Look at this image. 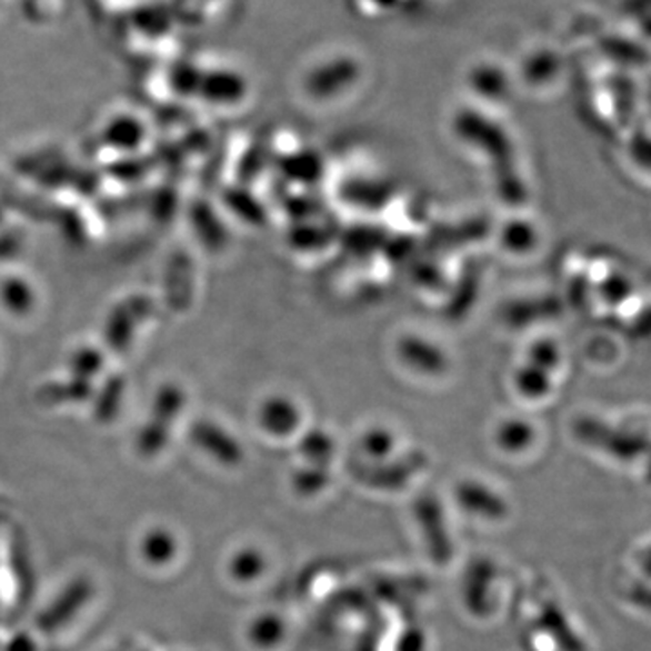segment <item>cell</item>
<instances>
[{
  "label": "cell",
  "mask_w": 651,
  "mask_h": 651,
  "mask_svg": "<svg viewBox=\"0 0 651 651\" xmlns=\"http://www.w3.org/2000/svg\"><path fill=\"white\" fill-rule=\"evenodd\" d=\"M452 129L467 146L491 158L501 198L512 203L525 200V183L515 171L514 143L509 132L477 109L465 108L454 114Z\"/></svg>",
  "instance_id": "1"
},
{
  "label": "cell",
  "mask_w": 651,
  "mask_h": 651,
  "mask_svg": "<svg viewBox=\"0 0 651 651\" xmlns=\"http://www.w3.org/2000/svg\"><path fill=\"white\" fill-rule=\"evenodd\" d=\"M360 62L348 57L337 54L324 62L317 63L307 78V89L317 100H331L350 91L360 78Z\"/></svg>",
  "instance_id": "2"
},
{
  "label": "cell",
  "mask_w": 651,
  "mask_h": 651,
  "mask_svg": "<svg viewBox=\"0 0 651 651\" xmlns=\"http://www.w3.org/2000/svg\"><path fill=\"white\" fill-rule=\"evenodd\" d=\"M397 353L403 364L423 374H442L448 370L445 351L434 342L419 335H405L397 344Z\"/></svg>",
  "instance_id": "3"
},
{
  "label": "cell",
  "mask_w": 651,
  "mask_h": 651,
  "mask_svg": "<svg viewBox=\"0 0 651 651\" xmlns=\"http://www.w3.org/2000/svg\"><path fill=\"white\" fill-rule=\"evenodd\" d=\"M469 86L478 97L500 102L511 91V80L497 63H478L469 73Z\"/></svg>",
  "instance_id": "4"
},
{
  "label": "cell",
  "mask_w": 651,
  "mask_h": 651,
  "mask_svg": "<svg viewBox=\"0 0 651 651\" xmlns=\"http://www.w3.org/2000/svg\"><path fill=\"white\" fill-rule=\"evenodd\" d=\"M500 241L503 249L523 256V253L532 252L535 249L538 230L527 219H511L509 223L503 224Z\"/></svg>",
  "instance_id": "5"
},
{
  "label": "cell",
  "mask_w": 651,
  "mask_h": 651,
  "mask_svg": "<svg viewBox=\"0 0 651 651\" xmlns=\"http://www.w3.org/2000/svg\"><path fill=\"white\" fill-rule=\"evenodd\" d=\"M514 385L527 399H543L552 391V374L525 362L514 371Z\"/></svg>",
  "instance_id": "6"
},
{
  "label": "cell",
  "mask_w": 651,
  "mask_h": 651,
  "mask_svg": "<svg viewBox=\"0 0 651 651\" xmlns=\"http://www.w3.org/2000/svg\"><path fill=\"white\" fill-rule=\"evenodd\" d=\"M263 417L268 428L284 433V431H292L293 428H297L299 409L290 400L278 397V399L268 400L264 403Z\"/></svg>",
  "instance_id": "7"
},
{
  "label": "cell",
  "mask_w": 651,
  "mask_h": 651,
  "mask_svg": "<svg viewBox=\"0 0 651 651\" xmlns=\"http://www.w3.org/2000/svg\"><path fill=\"white\" fill-rule=\"evenodd\" d=\"M532 437L534 434H532L530 423L523 422V420H507L498 428V442H500L501 448H505V451L507 449L509 451H520V449L529 445Z\"/></svg>",
  "instance_id": "8"
},
{
  "label": "cell",
  "mask_w": 651,
  "mask_h": 651,
  "mask_svg": "<svg viewBox=\"0 0 651 651\" xmlns=\"http://www.w3.org/2000/svg\"><path fill=\"white\" fill-rule=\"evenodd\" d=\"M527 82L530 83H544L552 80L559 71V60L555 54L549 53V51H540L534 53L525 62Z\"/></svg>",
  "instance_id": "9"
},
{
  "label": "cell",
  "mask_w": 651,
  "mask_h": 651,
  "mask_svg": "<svg viewBox=\"0 0 651 651\" xmlns=\"http://www.w3.org/2000/svg\"><path fill=\"white\" fill-rule=\"evenodd\" d=\"M527 362L552 374L558 370L559 364H561V351H559L558 344L554 341L543 339V341H538L530 345Z\"/></svg>",
  "instance_id": "10"
},
{
  "label": "cell",
  "mask_w": 651,
  "mask_h": 651,
  "mask_svg": "<svg viewBox=\"0 0 651 651\" xmlns=\"http://www.w3.org/2000/svg\"><path fill=\"white\" fill-rule=\"evenodd\" d=\"M348 196L351 200L357 201V204L377 209L379 204H384V201L388 200L389 190L388 187L374 183V181L360 180L359 183H353L348 189Z\"/></svg>",
  "instance_id": "11"
},
{
  "label": "cell",
  "mask_w": 651,
  "mask_h": 651,
  "mask_svg": "<svg viewBox=\"0 0 651 651\" xmlns=\"http://www.w3.org/2000/svg\"><path fill=\"white\" fill-rule=\"evenodd\" d=\"M632 281L624 273L610 276L599 287V293L608 304H619V302L627 301L628 297L632 296Z\"/></svg>",
  "instance_id": "12"
},
{
  "label": "cell",
  "mask_w": 651,
  "mask_h": 651,
  "mask_svg": "<svg viewBox=\"0 0 651 651\" xmlns=\"http://www.w3.org/2000/svg\"><path fill=\"white\" fill-rule=\"evenodd\" d=\"M364 443L365 449L373 454H385L393 448V437L384 429H373L370 433H365Z\"/></svg>",
  "instance_id": "13"
}]
</instances>
